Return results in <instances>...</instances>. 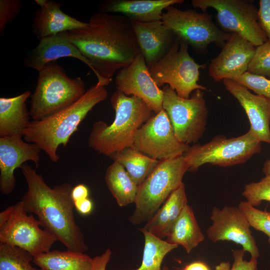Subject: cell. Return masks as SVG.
<instances>
[{"label": "cell", "instance_id": "obj_1", "mask_svg": "<svg viewBox=\"0 0 270 270\" xmlns=\"http://www.w3.org/2000/svg\"><path fill=\"white\" fill-rule=\"evenodd\" d=\"M64 32L90 64L97 82L105 86L141 52L131 20L120 14L99 11L85 26Z\"/></svg>", "mask_w": 270, "mask_h": 270}, {"label": "cell", "instance_id": "obj_2", "mask_svg": "<svg viewBox=\"0 0 270 270\" xmlns=\"http://www.w3.org/2000/svg\"><path fill=\"white\" fill-rule=\"evenodd\" d=\"M20 168L28 185L20 200L26 211L36 215L42 228L68 250L86 252L88 246L74 216L72 186L65 182L50 188L28 164Z\"/></svg>", "mask_w": 270, "mask_h": 270}, {"label": "cell", "instance_id": "obj_3", "mask_svg": "<svg viewBox=\"0 0 270 270\" xmlns=\"http://www.w3.org/2000/svg\"><path fill=\"white\" fill-rule=\"evenodd\" d=\"M108 95L106 86L96 82L69 106L42 119L30 122L24 132L26 142L36 144L54 162L60 156L58 150L66 146L80 123Z\"/></svg>", "mask_w": 270, "mask_h": 270}, {"label": "cell", "instance_id": "obj_4", "mask_svg": "<svg viewBox=\"0 0 270 270\" xmlns=\"http://www.w3.org/2000/svg\"><path fill=\"white\" fill-rule=\"evenodd\" d=\"M110 102L115 112L114 121L110 125L102 121L96 122L88 140L90 148L108 156L132 146L136 132L154 114L142 99L118 90Z\"/></svg>", "mask_w": 270, "mask_h": 270}, {"label": "cell", "instance_id": "obj_5", "mask_svg": "<svg viewBox=\"0 0 270 270\" xmlns=\"http://www.w3.org/2000/svg\"><path fill=\"white\" fill-rule=\"evenodd\" d=\"M38 72L30 110L33 120L42 119L69 106L86 91L83 80L69 77L56 61L48 63Z\"/></svg>", "mask_w": 270, "mask_h": 270}, {"label": "cell", "instance_id": "obj_6", "mask_svg": "<svg viewBox=\"0 0 270 270\" xmlns=\"http://www.w3.org/2000/svg\"><path fill=\"white\" fill-rule=\"evenodd\" d=\"M188 166L183 156L160 160L138 186L135 209L129 218L134 225L148 222L169 196L182 184Z\"/></svg>", "mask_w": 270, "mask_h": 270}, {"label": "cell", "instance_id": "obj_7", "mask_svg": "<svg viewBox=\"0 0 270 270\" xmlns=\"http://www.w3.org/2000/svg\"><path fill=\"white\" fill-rule=\"evenodd\" d=\"M262 142L249 130L234 138L218 135L204 144L190 146L182 155L188 170L196 172L206 164L230 166L244 163L254 154L260 152Z\"/></svg>", "mask_w": 270, "mask_h": 270}, {"label": "cell", "instance_id": "obj_8", "mask_svg": "<svg viewBox=\"0 0 270 270\" xmlns=\"http://www.w3.org/2000/svg\"><path fill=\"white\" fill-rule=\"evenodd\" d=\"M188 44L176 36L168 53L148 67L152 79L160 88L168 85L180 97L188 98L197 90L207 88L198 83L200 69L205 64L196 63L188 52Z\"/></svg>", "mask_w": 270, "mask_h": 270}, {"label": "cell", "instance_id": "obj_9", "mask_svg": "<svg viewBox=\"0 0 270 270\" xmlns=\"http://www.w3.org/2000/svg\"><path fill=\"white\" fill-rule=\"evenodd\" d=\"M162 108L175 135L181 142L196 143L206 130L208 110L204 91H194L188 98L180 96L168 85L164 86Z\"/></svg>", "mask_w": 270, "mask_h": 270}, {"label": "cell", "instance_id": "obj_10", "mask_svg": "<svg viewBox=\"0 0 270 270\" xmlns=\"http://www.w3.org/2000/svg\"><path fill=\"white\" fill-rule=\"evenodd\" d=\"M42 227L20 201L0 213V242L22 248L34 256L46 252L57 240Z\"/></svg>", "mask_w": 270, "mask_h": 270}, {"label": "cell", "instance_id": "obj_11", "mask_svg": "<svg viewBox=\"0 0 270 270\" xmlns=\"http://www.w3.org/2000/svg\"><path fill=\"white\" fill-rule=\"evenodd\" d=\"M165 10L162 18L164 24L198 52H204L212 43L222 47L230 36L214 24L207 12L182 10L174 5Z\"/></svg>", "mask_w": 270, "mask_h": 270}, {"label": "cell", "instance_id": "obj_12", "mask_svg": "<svg viewBox=\"0 0 270 270\" xmlns=\"http://www.w3.org/2000/svg\"><path fill=\"white\" fill-rule=\"evenodd\" d=\"M192 4L202 12L208 8L215 10L216 20L224 32L237 34L256 47L268 41L259 24L258 10L251 1L193 0Z\"/></svg>", "mask_w": 270, "mask_h": 270}, {"label": "cell", "instance_id": "obj_13", "mask_svg": "<svg viewBox=\"0 0 270 270\" xmlns=\"http://www.w3.org/2000/svg\"><path fill=\"white\" fill-rule=\"evenodd\" d=\"M132 146L158 160L182 156L190 148L178 140L164 109L153 114L138 130Z\"/></svg>", "mask_w": 270, "mask_h": 270}, {"label": "cell", "instance_id": "obj_14", "mask_svg": "<svg viewBox=\"0 0 270 270\" xmlns=\"http://www.w3.org/2000/svg\"><path fill=\"white\" fill-rule=\"evenodd\" d=\"M212 224L206 230L208 238L212 242L230 241L240 244L252 258L257 259L260 252L252 234L248 220L238 207L214 206L210 217Z\"/></svg>", "mask_w": 270, "mask_h": 270}, {"label": "cell", "instance_id": "obj_15", "mask_svg": "<svg viewBox=\"0 0 270 270\" xmlns=\"http://www.w3.org/2000/svg\"><path fill=\"white\" fill-rule=\"evenodd\" d=\"M116 90L128 96L142 99L156 114L163 110V92L152 79L144 58L140 52L116 76Z\"/></svg>", "mask_w": 270, "mask_h": 270}, {"label": "cell", "instance_id": "obj_16", "mask_svg": "<svg viewBox=\"0 0 270 270\" xmlns=\"http://www.w3.org/2000/svg\"><path fill=\"white\" fill-rule=\"evenodd\" d=\"M256 46L241 36L232 33L220 53L208 67L209 76L216 82L234 80L248 72Z\"/></svg>", "mask_w": 270, "mask_h": 270}, {"label": "cell", "instance_id": "obj_17", "mask_svg": "<svg viewBox=\"0 0 270 270\" xmlns=\"http://www.w3.org/2000/svg\"><path fill=\"white\" fill-rule=\"evenodd\" d=\"M40 150L36 144L24 142L18 136L0 137V190L2 194H8L14 190L16 168L27 161L38 166Z\"/></svg>", "mask_w": 270, "mask_h": 270}, {"label": "cell", "instance_id": "obj_18", "mask_svg": "<svg viewBox=\"0 0 270 270\" xmlns=\"http://www.w3.org/2000/svg\"><path fill=\"white\" fill-rule=\"evenodd\" d=\"M222 82L244 110L250 122V130L261 142L270 144V99L252 93L234 80Z\"/></svg>", "mask_w": 270, "mask_h": 270}, {"label": "cell", "instance_id": "obj_19", "mask_svg": "<svg viewBox=\"0 0 270 270\" xmlns=\"http://www.w3.org/2000/svg\"><path fill=\"white\" fill-rule=\"evenodd\" d=\"M131 21L140 52L148 67L164 57L172 46L176 36L162 20Z\"/></svg>", "mask_w": 270, "mask_h": 270}, {"label": "cell", "instance_id": "obj_20", "mask_svg": "<svg viewBox=\"0 0 270 270\" xmlns=\"http://www.w3.org/2000/svg\"><path fill=\"white\" fill-rule=\"evenodd\" d=\"M39 6L32 24V31L39 40L85 26L87 22L80 21L60 9L62 5L52 0H36Z\"/></svg>", "mask_w": 270, "mask_h": 270}, {"label": "cell", "instance_id": "obj_21", "mask_svg": "<svg viewBox=\"0 0 270 270\" xmlns=\"http://www.w3.org/2000/svg\"><path fill=\"white\" fill-rule=\"evenodd\" d=\"M68 57L80 60L92 70L88 60L68 40L64 32L40 40L38 44L26 56L24 65L39 71L48 63Z\"/></svg>", "mask_w": 270, "mask_h": 270}, {"label": "cell", "instance_id": "obj_22", "mask_svg": "<svg viewBox=\"0 0 270 270\" xmlns=\"http://www.w3.org/2000/svg\"><path fill=\"white\" fill-rule=\"evenodd\" d=\"M184 0H106L100 12L123 15L131 20L149 22L162 20L164 10Z\"/></svg>", "mask_w": 270, "mask_h": 270}, {"label": "cell", "instance_id": "obj_23", "mask_svg": "<svg viewBox=\"0 0 270 270\" xmlns=\"http://www.w3.org/2000/svg\"><path fill=\"white\" fill-rule=\"evenodd\" d=\"M26 91L16 96L0 98V136H22L30 122L26 102L30 96Z\"/></svg>", "mask_w": 270, "mask_h": 270}, {"label": "cell", "instance_id": "obj_24", "mask_svg": "<svg viewBox=\"0 0 270 270\" xmlns=\"http://www.w3.org/2000/svg\"><path fill=\"white\" fill-rule=\"evenodd\" d=\"M186 204L188 199L183 183L169 196L144 227L139 230L160 239L166 238Z\"/></svg>", "mask_w": 270, "mask_h": 270}, {"label": "cell", "instance_id": "obj_25", "mask_svg": "<svg viewBox=\"0 0 270 270\" xmlns=\"http://www.w3.org/2000/svg\"><path fill=\"white\" fill-rule=\"evenodd\" d=\"M166 241L182 246L190 253L204 240V236L196 222L190 206L186 204L173 224Z\"/></svg>", "mask_w": 270, "mask_h": 270}, {"label": "cell", "instance_id": "obj_26", "mask_svg": "<svg viewBox=\"0 0 270 270\" xmlns=\"http://www.w3.org/2000/svg\"><path fill=\"white\" fill-rule=\"evenodd\" d=\"M32 262L41 270H92L94 260L84 252L53 250L34 256Z\"/></svg>", "mask_w": 270, "mask_h": 270}, {"label": "cell", "instance_id": "obj_27", "mask_svg": "<svg viewBox=\"0 0 270 270\" xmlns=\"http://www.w3.org/2000/svg\"><path fill=\"white\" fill-rule=\"evenodd\" d=\"M105 181L120 206L134 203L138 186L120 163L114 161L108 167L106 172Z\"/></svg>", "mask_w": 270, "mask_h": 270}, {"label": "cell", "instance_id": "obj_28", "mask_svg": "<svg viewBox=\"0 0 270 270\" xmlns=\"http://www.w3.org/2000/svg\"><path fill=\"white\" fill-rule=\"evenodd\" d=\"M110 157L124 167L138 186L150 174L160 161L142 154L133 146L126 148Z\"/></svg>", "mask_w": 270, "mask_h": 270}, {"label": "cell", "instance_id": "obj_29", "mask_svg": "<svg viewBox=\"0 0 270 270\" xmlns=\"http://www.w3.org/2000/svg\"><path fill=\"white\" fill-rule=\"evenodd\" d=\"M144 234V248L140 266L134 270H170L162 264L164 257L178 246L171 244L166 240L159 238L143 230H140Z\"/></svg>", "mask_w": 270, "mask_h": 270}, {"label": "cell", "instance_id": "obj_30", "mask_svg": "<svg viewBox=\"0 0 270 270\" xmlns=\"http://www.w3.org/2000/svg\"><path fill=\"white\" fill-rule=\"evenodd\" d=\"M33 259L26 250L0 242V270H41L32 266Z\"/></svg>", "mask_w": 270, "mask_h": 270}, {"label": "cell", "instance_id": "obj_31", "mask_svg": "<svg viewBox=\"0 0 270 270\" xmlns=\"http://www.w3.org/2000/svg\"><path fill=\"white\" fill-rule=\"evenodd\" d=\"M238 207L251 227L266 235L270 244V212L258 209L246 201L241 202Z\"/></svg>", "mask_w": 270, "mask_h": 270}, {"label": "cell", "instance_id": "obj_32", "mask_svg": "<svg viewBox=\"0 0 270 270\" xmlns=\"http://www.w3.org/2000/svg\"><path fill=\"white\" fill-rule=\"evenodd\" d=\"M242 194L246 202L254 207L262 201L270 202V175L265 176L258 182L246 184Z\"/></svg>", "mask_w": 270, "mask_h": 270}, {"label": "cell", "instance_id": "obj_33", "mask_svg": "<svg viewBox=\"0 0 270 270\" xmlns=\"http://www.w3.org/2000/svg\"><path fill=\"white\" fill-rule=\"evenodd\" d=\"M248 72L264 77H270V42L267 41L256 47Z\"/></svg>", "mask_w": 270, "mask_h": 270}, {"label": "cell", "instance_id": "obj_34", "mask_svg": "<svg viewBox=\"0 0 270 270\" xmlns=\"http://www.w3.org/2000/svg\"><path fill=\"white\" fill-rule=\"evenodd\" d=\"M234 80L253 91L256 94L270 99V79L246 72Z\"/></svg>", "mask_w": 270, "mask_h": 270}, {"label": "cell", "instance_id": "obj_35", "mask_svg": "<svg viewBox=\"0 0 270 270\" xmlns=\"http://www.w3.org/2000/svg\"><path fill=\"white\" fill-rule=\"evenodd\" d=\"M20 0H0V35L4 34L6 26L12 22L21 10Z\"/></svg>", "mask_w": 270, "mask_h": 270}, {"label": "cell", "instance_id": "obj_36", "mask_svg": "<svg viewBox=\"0 0 270 270\" xmlns=\"http://www.w3.org/2000/svg\"><path fill=\"white\" fill-rule=\"evenodd\" d=\"M259 24L270 42V0H260L258 10Z\"/></svg>", "mask_w": 270, "mask_h": 270}, {"label": "cell", "instance_id": "obj_37", "mask_svg": "<svg viewBox=\"0 0 270 270\" xmlns=\"http://www.w3.org/2000/svg\"><path fill=\"white\" fill-rule=\"evenodd\" d=\"M244 252L242 249L232 250L234 262L230 270H258L256 259L251 258L247 261L244 258Z\"/></svg>", "mask_w": 270, "mask_h": 270}, {"label": "cell", "instance_id": "obj_38", "mask_svg": "<svg viewBox=\"0 0 270 270\" xmlns=\"http://www.w3.org/2000/svg\"><path fill=\"white\" fill-rule=\"evenodd\" d=\"M112 254L111 250L108 248L102 254L94 257L92 270H106V266L110 260Z\"/></svg>", "mask_w": 270, "mask_h": 270}, {"label": "cell", "instance_id": "obj_39", "mask_svg": "<svg viewBox=\"0 0 270 270\" xmlns=\"http://www.w3.org/2000/svg\"><path fill=\"white\" fill-rule=\"evenodd\" d=\"M74 204L78 212L84 216L90 214L94 208L93 202L88 198L74 202Z\"/></svg>", "mask_w": 270, "mask_h": 270}, {"label": "cell", "instance_id": "obj_40", "mask_svg": "<svg viewBox=\"0 0 270 270\" xmlns=\"http://www.w3.org/2000/svg\"><path fill=\"white\" fill-rule=\"evenodd\" d=\"M71 195L74 202L82 200L88 198L89 190L87 186L80 184L73 187Z\"/></svg>", "mask_w": 270, "mask_h": 270}, {"label": "cell", "instance_id": "obj_41", "mask_svg": "<svg viewBox=\"0 0 270 270\" xmlns=\"http://www.w3.org/2000/svg\"><path fill=\"white\" fill-rule=\"evenodd\" d=\"M183 270H210V268L204 262L195 261L186 264Z\"/></svg>", "mask_w": 270, "mask_h": 270}, {"label": "cell", "instance_id": "obj_42", "mask_svg": "<svg viewBox=\"0 0 270 270\" xmlns=\"http://www.w3.org/2000/svg\"><path fill=\"white\" fill-rule=\"evenodd\" d=\"M230 264L228 262H222L217 265L214 270H230Z\"/></svg>", "mask_w": 270, "mask_h": 270}, {"label": "cell", "instance_id": "obj_43", "mask_svg": "<svg viewBox=\"0 0 270 270\" xmlns=\"http://www.w3.org/2000/svg\"><path fill=\"white\" fill-rule=\"evenodd\" d=\"M262 170L265 176L270 175V159L264 162Z\"/></svg>", "mask_w": 270, "mask_h": 270}]
</instances>
